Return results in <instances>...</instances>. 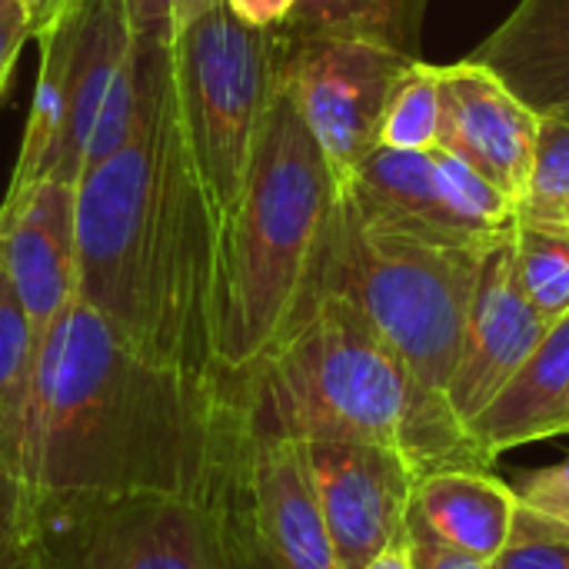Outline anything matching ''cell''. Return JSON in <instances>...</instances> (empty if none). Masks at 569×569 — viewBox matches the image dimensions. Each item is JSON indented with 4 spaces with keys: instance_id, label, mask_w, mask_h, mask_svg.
<instances>
[{
    "instance_id": "9c48e42d",
    "label": "cell",
    "mask_w": 569,
    "mask_h": 569,
    "mask_svg": "<svg viewBox=\"0 0 569 569\" xmlns=\"http://www.w3.org/2000/svg\"><path fill=\"white\" fill-rule=\"evenodd\" d=\"M277 77L313 133L337 193L380 143V120L413 53L357 33H287L277 27Z\"/></svg>"
},
{
    "instance_id": "8992f818",
    "label": "cell",
    "mask_w": 569,
    "mask_h": 569,
    "mask_svg": "<svg viewBox=\"0 0 569 569\" xmlns=\"http://www.w3.org/2000/svg\"><path fill=\"white\" fill-rule=\"evenodd\" d=\"M277 30L217 3L170 40V87L183 143L217 217L233 213L277 77Z\"/></svg>"
},
{
    "instance_id": "4316f807",
    "label": "cell",
    "mask_w": 569,
    "mask_h": 569,
    "mask_svg": "<svg viewBox=\"0 0 569 569\" xmlns=\"http://www.w3.org/2000/svg\"><path fill=\"white\" fill-rule=\"evenodd\" d=\"M27 40H30V23L20 0H0V97L10 83V73Z\"/></svg>"
},
{
    "instance_id": "3957f363",
    "label": "cell",
    "mask_w": 569,
    "mask_h": 569,
    "mask_svg": "<svg viewBox=\"0 0 569 569\" xmlns=\"http://www.w3.org/2000/svg\"><path fill=\"white\" fill-rule=\"evenodd\" d=\"M240 423L273 440L397 447L423 473L487 467L453 413L430 400L397 350L343 297H313L247 370L220 377Z\"/></svg>"
},
{
    "instance_id": "5bb4252c",
    "label": "cell",
    "mask_w": 569,
    "mask_h": 569,
    "mask_svg": "<svg viewBox=\"0 0 569 569\" xmlns=\"http://www.w3.org/2000/svg\"><path fill=\"white\" fill-rule=\"evenodd\" d=\"M440 83L443 123L437 147L477 167L487 180H493L507 197L520 203L533 167L540 113L523 97H517L490 67L470 57L440 67Z\"/></svg>"
},
{
    "instance_id": "ffe728a7",
    "label": "cell",
    "mask_w": 569,
    "mask_h": 569,
    "mask_svg": "<svg viewBox=\"0 0 569 569\" xmlns=\"http://www.w3.org/2000/svg\"><path fill=\"white\" fill-rule=\"evenodd\" d=\"M513 263L527 300L547 323L569 313V227L523 223L513 230Z\"/></svg>"
},
{
    "instance_id": "4dcf8cb0",
    "label": "cell",
    "mask_w": 569,
    "mask_h": 569,
    "mask_svg": "<svg viewBox=\"0 0 569 569\" xmlns=\"http://www.w3.org/2000/svg\"><path fill=\"white\" fill-rule=\"evenodd\" d=\"M20 7L27 13L30 37L33 40H43L47 33H53L80 7V0H20Z\"/></svg>"
},
{
    "instance_id": "603a6c76",
    "label": "cell",
    "mask_w": 569,
    "mask_h": 569,
    "mask_svg": "<svg viewBox=\"0 0 569 569\" xmlns=\"http://www.w3.org/2000/svg\"><path fill=\"white\" fill-rule=\"evenodd\" d=\"M33 353H37V340L30 320L0 263V417L20 403L33 367Z\"/></svg>"
},
{
    "instance_id": "e0dca14e",
    "label": "cell",
    "mask_w": 569,
    "mask_h": 569,
    "mask_svg": "<svg viewBox=\"0 0 569 569\" xmlns=\"http://www.w3.org/2000/svg\"><path fill=\"white\" fill-rule=\"evenodd\" d=\"M540 117L569 120V0H520L473 50Z\"/></svg>"
},
{
    "instance_id": "7c38bea8",
    "label": "cell",
    "mask_w": 569,
    "mask_h": 569,
    "mask_svg": "<svg viewBox=\"0 0 569 569\" xmlns=\"http://www.w3.org/2000/svg\"><path fill=\"white\" fill-rule=\"evenodd\" d=\"M0 263L23 303L33 340L60 320L77 290V187L43 177L0 203Z\"/></svg>"
},
{
    "instance_id": "484cf974",
    "label": "cell",
    "mask_w": 569,
    "mask_h": 569,
    "mask_svg": "<svg viewBox=\"0 0 569 569\" xmlns=\"http://www.w3.org/2000/svg\"><path fill=\"white\" fill-rule=\"evenodd\" d=\"M30 533V493L0 443V547Z\"/></svg>"
},
{
    "instance_id": "277c9868",
    "label": "cell",
    "mask_w": 569,
    "mask_h": 569,
    "mask_svg": "<svg viewBox=\"0 0 569 569\" xmlns=\"http://www.w3.org/2000/svg\"><path fill=\"white\" fill-rule=\"evenodd\" d=\"M333 173L273 77L250 170L217 233V370L257 363L300 317L337 207Z\"/></svg>"
},
{
    "instance_id": "7402d4cb",
    "label": "cell",
    "mask_w": 569,
    "mask_h": 569,
    "mask_svg": "<svg viewBox=\"0 0 569 569\" xmlns=\"http://www.w3.org/2000/svg\"><path fill=\"white\" fill-rule=\"evenodd\" d=\"M569 217V120L540 117L527 190L517 203L523 223H567Z\"/></svg>"
},
{
    "instance_id": "ba28073f",
    "label": "cell",
    "mask_w": 569,
    "mask_h": 569,
    "mask_svg": "<svg viewBox=\"0 0 569 569\" xmlns=\"http://www.w3.org/2000/svg\"><path fill=\"white\" fill-rule=\"evenodd\" d=\"M40 569H223L203 500L30 497Z\"/></svg>"
},
{
    "instance_id": "30bf717a",
    "label": "cell",
    "mask_w": 569,
    "mask_h": 569,
    "mask_svg": "<svg viewBox=\"0 0 569 569\" xmlns=\"http://www.w3.org/2000/svg\"><path fill=\"white\" fill-rule=\"evenodd\" d=\"M303 450L340 569H363L407 540L420 470L403 450L360 440H313Z\"/></svg>"
},
{
    "instance_id": "d4e9b609",
    "label": "cell",
    "mask_w": 569,
    "mask_h": 569,
    "mask_svg": "<svg viewBox=\"0 0 569 569\" xmlns=\"http://www.w3.org/2000/svg\"><path fill=\"white\" fill-rule=\"evenodd\" d=\"M513 493L527 513H533L560 530H569V457L553 467L523 473L513 483Z\"/></svg>"
},
{
    "instance_id": "44dd1931",
    "label": "cell",
    "mask_w": 569,
    "mask_h": 569,
    "mask_svg": "<svg viewBox=\"0 0 569 569\" xmlns=\"http://www.w3.org/2000/svg\"><path fill=\"white\" fill-rule=\"evenodd\" d=\"M443 123V83L440 67L413 60L400 87L393 90L380 120V143L393 150H433Z\"/></svg>"
},
{
    "instance_id": "e575fe53",
    "label": "cell",
    "mask_w": 569,
    "mask_h": 569,
    "mask_svg": "<svg viewBox=\"0 0 569 569\" xmlns=\"http://www.w3.org/2000/svg\"><path fill=\"white\" fill-rule=\"evenodd\" d=\"M567 433H569V407H567Z\"/></svg>"
},
{
    "instance_id": "1f68e13d",
    "label": "cell",
    "mask_w": 569,
    "mask_h": 569,
    "mask_svg": "<svg viewBox=\"0 0 569 569\" xmlns=\"http://www.w3.org/2000/svg\"><path fill=\"white\" fill-rule=\"evenodd\" d=\"M0 569H40V557L30 533L0 547Z\"/></svg>"
},
{
    "instance_id": "f546056e",
    "label": "cell",
    "mask_w": 569,
    "mask_h": 569,
    "mask_svg": "<svg viewBox=\"0 0 569 569\" xmlns=\"http://www.w3.org/2000/svg\"><path fill=\"white\" fill-rule=\"evenodd\" d=\"M243 23L260 27V30H277L287 23L290 10L297 7V0H223Z\"/></svg>"
},
{
    "instance_id": "7a4b0ae2",
    "label": "cell",
    "mask_w": 569,
    "mask_h": 569,
    "mask_svg": "<svg viewBox=\"0 0 569 569\" xmlns=\"http://www.w3.org/2000/svg\"><path fill=\"white\" fill-rule=\"evenodd\" d=\"M77 290L140 357L220 380L217 217L180 133L170 43L130 140L77 183Z\"/></svg>"
},
{
    "instance_id": "f1b7e54d",
    "label": "cell",
    "mask_w": 569,
    "mask_h": 569,
    "mask_svg": "<svg viewBox=\"0 0 569 569\" xmlns=\"http://www.w3.org/2000/svg\"><path fill=\"white\" fill-rule=\"evenodd\" d=\"M407 547H410L413 569H490V563H480L473 557H463L457 550H447L437 540H427L420 533H407Z\"/></svg>"
},
{
    "instance_id": "83f0119b",
    "label": "cell",
    "mask_w": 569,
    "mask_h": 569,
    "mask_svg": "<svg viewBox=\"0 0 569 569\" xmlns=\"http://www.w3.org/2000/svg\"><path fill=\"white\" fill-rule=\"evenodd\" d=\"M137 40L170 43L173 40V0H123Z\"/></svg>"
},
{
    "instance_id": "52a82bcc",
    "label": "cell",
    "mask_w": 569,
    "mask_h": 569,
    "mask_svg": "<svg viewBox=\"0 0 569 569\" xmlns=\"http://www.w3.org/2000/svg\"><path fill=\"white\" fill-rule=\"evenodd\" d=\"M207 510L223 569H340L300 440L240 423Z\"/></svg>"
},
{
    "instance_id": "d590c367",
    "label": "cell",
    "mask_w": 569,
    "mask_h": 569,
    "mask_svg": "<svg viewBox=\"0 0 569 569\" xmlns=\"http://www.w3.org/2000/svg\"><path fill=\"white\" fill-rule=\"evenodd\" d=\"M567 227H569V217H567Z\"/></svg>"
},
{
    "instance_id": "cb8c5ba5",
    "label": "cell",
    "mask_w": 569,
    "mask_h": 569,
    "mask_svg": "<svg viewBox=\"0 0 569 569\" xmlns=\"http://www.w3.org/2000/svg\"><path fill=\"white\" fill-rule=\"evenodd\" d=\"M490 569H569V530H560L520 507L513 533Z\"/></svg>"
},
{
    "instance_id": "8fae6325",
    "label": "cell",
    "mask_w": 569,
    "mask_h": 569,
    "mask_svg": "<svg viewBox=\"0 0 569 569\" xmlns=\"http://www.w3.org/2000/svg\"><path fill=\"white\" fill-rule=\"evenodd\" d=\"M547 330L550 323L537 313L520 287L510 237L480 263L463 343L447 387V407L463 433L513 380V373L527 363Z\"/></svg>"
},
{
    "instance_id": "d6a6232c",
    "label": "cell",
    "mask_w": 569,
    "mask_h": 569,
    "mask_svg": "<svg viewBox=\"0 0 569 569\" xmlns=\"http://www.w3.org/2000/svg\"><path fill=\"white\" fill-rule=\"evenodd\" d=\"M217 3H223V0H173V37L183 33L193 20H200Z\"/></svg>"
},
{
    "instance_id": "2e32d148",
    "label": "cell",
    "mask_w": 569,
    "mask_h": 569,
    "mask_svg": "<svg viewBox=\"0 0 569 569\" xmlns=\"http://www.w3.org/2000/svg\"><path fill=\"white\" fill-rule=\"evenodd\" d=\"M517 513L513 483L493 477L490 467H447L417 480L407 533L493 563L513 533Z\"/></svg>"
},
{
    "instance_id": "836d02e7",
    "label": "cell",
    "mask_w": 569,
    "mask_h": 569,
    "mask_svg": "<svg viewBox=\"0 0 569 569\" xmlns=\"http://www.w3.org/2000/svg\"><path fill=\"white\" fill-rule=\"evenodd\" d=\"M363 569H413V560H410V547L407 540L393 543L390 550H383L377 560H370Z\"/></svg>"
},
{
    "instance_id": "9a60e30c",
    "label": "cell",
    "mask_w": 569,
    "mask_h": 569,
    "mask_svg": "<svg viewBox=\"0 0 569 569\" xmlns=\"http://www.w3.org/2000/svg\"><path fill=\"white\" fill-rule=\"evenodd\" d=\"M569 407V313L550 323L537 350L513 380L467 427L473 453L493 467L503 453L567 437Z\"/></svg>"
},
{
    "instance_id": "5b68a950",
    "label": "cell",
    "mask_w": 569,
    "mask_h": 569,
    "mask_svg": "<svg viewBox=\"0 0 569 569\" xmlns=\"http://www.w3.org/2000/svg\"><path fill=\"white\" fill-rule=\"evenodd\" d=\"M487 253L373 230L337 197L303 307L320 293L350 300L397 350L417 387L447 407Z\"/></svg>"
},
{
    "instance_id": "d6986e66",
    "label": "cell",
    "mask_w": 569,
    "mask_h": 569,
    "mask_svg": "<svg viewBox=\"0 0 569 569\" xmlns=\"http://www.w3.org/2000/svg\"><path fill=\"white\" fill-rule=\"evenodd\" d=\"M427 0H297L287 33H357L413 53Z\"/></svg>"
},
{
    "instance_id": "4fadbf2b",
    "label": "cell",
    "mask_w": 569,
    "mask_h": 569,
    "mask_svg": "<svg viewBox=\"0 0 569 569\" xmlns=\"http://www.w3.org/2000/svg\"><path fill=\"white\" fill-rule=\"evenodd\" d=\"M340 200L373 230L440 247L487 253L513 237L477 223L453 203L433 150L373 147L350 183L340 190Z\"/></svg>"
},
{
    "instance_id": "6da1fadb",
    "label": "cell",
    "mask_w": 569,
    "mask_h": 569,
    "mask_svg": "<svg viewBox=\"0 0 569 569\" xmlns=\"http://www.w3.org/2000/svg\"><path fill=\"white\" fill-rule=\"evenodd\" d=\"M240 433L220 380L140 357L80 297L43 333L0 443L30 497L203 500Z\"/></svg>"
},
{
    "instance_id": "ac0fdd59",
    "label": "cell",
    "mask_w": 569,
    "mask_h": 569,
    "mask_svg": "<svg viewBox=\"0 0 569 569\" xmlns=\"http://www.w3.org/2000/svg\"><path fill=\"white\" fill-rule=\"evenodd\" d=\"M40 43V70L33 87L30 117L23 127L20 153L10 173L7 193H17L30 187L33 180H43L53 160V150L60 143L67 113H70V87H73V57H77V10Z\"/></svg>"
}]
</instances>
